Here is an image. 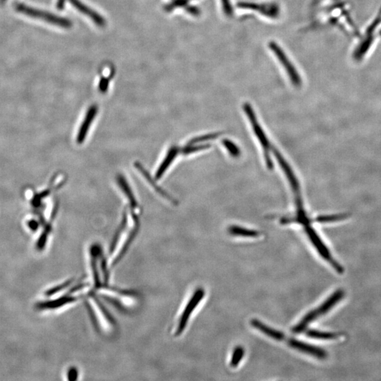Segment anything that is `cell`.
I'll return each instance as SVG.
<instances>
[{
    "label": "cell",
    "mask_w": 381,
    "mask_h": 381,
    "mask_svg": "<svg viewBox=\"0 0 381 381\" xmlns=\"http://www.w3.org/2000/svg\"><path fill=\"white\" fill-rule=\"evenodd\" d=\"M344 297L345 292L343 290H337L331 296H330L327 300L325 301L320 307L307 314L304 319L299 323V324L292 330L293 333H300L303 332L310 323L316 320L317 318L320 317L329 312L335 306L339 303L344 298Z\"/></svg>",
    "instance_id": "1"
},
{
    "label": "cell",
    "mask_w": 381,
    "mask_h": 381,
    "mask_svg": "<svg viewBox=\"0 0 381 381\" xmlns=\"http://www.w3.org/2000/svg\"><path fill=\"white\" fill-rule=\"evenodd\" d=\"M244 110L247 114L248 119L252 124L253 131L255 134L256 137L259 140L260 144L262 146L264 149V158L266 160V164L269 170L273 169V162H272L271 156H270V143L268 141L267 136L265 134L264 129H262L261 125L256 118L255 112L253 110V107L249 103L244 104Z\"/></svg>",
    "instance_id": "2"
},
{
    "label": "cell",
    "mask_w": 381,
    "mask_h": 381,
    "mask_svg": "<svg viewBox=\"0 0 381 381\" xmlns=\"http://www.w3.org/2000/svg\"><path fill=\"white\" fill-rule=\"evenodd\" d=\"M304 229H305L306 233L308 235L309 238L310 239L311 242H312L313 245L316 248L318 252L320 254L321 257L326 260V261H328L338 273H343V268L337 262L336 260L333 259L332 255H331V253L329 252V249L326 247L323 241L321 240L320 237L318 235L317 232L311 227L310 225H305Z\"/></svg>",
    "instance_id": "3"
},
{
    "label": "cell",
    "mask_w": 381,
    "mask_h": 381,
    "mask_svg": "<svg viewBox=\"0 0 381 381\" xmlns=\"http://www.w3.org/2000/svg\"><path fill=\"white\" fill-rule=\"evenodd\" d=\"M16 9L20 12L27 15V16L40 18V19L45 20V21L49 22L52 24L59 25V26L63 27V28H70L72 25L71 22L66 18H61V17L57 16L52 14V13L40 11V10L35 9V8L25 6V5H17Z\"/></svg>",
    "instance_id": "4"
},
{
    "label": "cell",
    "mask_w": 381,
    "mask_h": 381,
    "mask_svg": "<svg viewBox=\"0 0 381 381\" xmlns=\"http://www.w3.org/2000/svg\"><path fill=\"white\" fill-rule=\"evenodd\" d=\"M270 47L273 51V52H275L276 57H278L281 64L284 66L285 69H286L287 73H288L292 83L295 86H300L301 83H302L300 75L297 73L295 66H293L292 62H290V61L289 60V58L287 57L286 54H285L284 52L282 50L281 47L277 45L275 42H271L270 43Z\"/></svg>",
    "instance_id": "5"
},
{
    "label": "cell",
    "mask_w": 381,
    "mask_h": 381,
    "mask_svg": "<svg viewBox=\"0 0 381 381\" xmlns=\"http://www.w3.org/2000/svg\"><path fill=\"white\" fill-rule=\"evenodd\" d=\"M204 295L205 292L202 288L198 289V290L194 292L190 301H189V303H188L187 307H186L185 309H184L182 315L181 316L179 326L178 327H177V332H176V335H177V336L180 335L181 333L184 331V330L185 329L191 314H192L193 311L194 310L195 308L197 307L199 302L202 300L203 297H204Z\"/></svg>",
    "instance_id": "6"
},
{
    "label": "cell",
    "mask_w": 381,
    "mask_h": 381,
    "mask_svg": "<svg viewBox=\"0 0 381 381\" xmlns=\"http://www.w3.org/2000/svg\"><path fill=\"white\" fill-rule=\"evenodd\" d=\"M273 153H274L275 156H276L278 163L280 164L282 170H283L285 175H286L287 179H288V182L291 186L292 191L296 196H299L300 195V184H299L298 180H297L293 170H292L291 167L290 166L284 157L276 148H273Z\"/></svg>",
    "instance_id": "7"
},
{
    "label": "cell",
    "mask_w": 381,
    "mask_h": 381,
    "mask_svg": "<svg viewBox=\"0 0 381 381\" xmlns=\"http://www.w3.org/2000/svg\"><path fill=\"white\" fill-rule=\"evenodd\" d=\"M289 344L295 349L298 350L299 351L307 354V355H312L313 357H317L319 360H324L327 357V353L324 350L314 345L307 344V343H302V342L297 341V340L292 339L289 341Z\"/></svg>",
    "instance_id": "8"
},
{
    "label": "cell",
    "mask_w": 381,
    "mask_h": 381,
    "mask_svg": "<svg viewBox=\"0 0 381 381\" xmlns=\"http://www.w3.org/2000/svg\"><path fill=\"white\" fill-rule=\"evenodd\" d=\"M97 112V107L96 105H92L88 112H87L83 124H82L79 131H78L77 136V142L78 143H83V141H84L87 132H88V129H89L90 126L91 125L94 118L96 116Z\"/></svg>",
    "instance_id": "9"
},
{
    "label": "cell",
    "mask_w": 381,
    "mask_h": 381,
    "mask_svg": "<svg viewBox=\"0 0 381 381\" xmlns=\"http://www.w3.org/2000/svg\"><path fill=\"white\" fill-rule=\"evenodd\" d=\"M69 1L74 7L77 8L78 11L84 13L86 16L90 17L98 26H105V20L98 13L95 12L93 10L90 9L88 6H85L79 0H69Z\"/></svg>",
    "instance_id": "10"
},
{
    "label": "cell",
    "mask_w": 381,
    "mask_h": 381,
    "mask_svg": "<svg viewBox=\"0 0 381 381\" xmlns=\"http://www.w3.org/2000/svg\"><path fill=\"white\" fill-rule=\"evenodd\" d=\"M251 324H252L253 327L259 330L261 332L264 333L265 335L273 338V339L276 340V341H283V340H284L285 336L283 333L279 332V331H276V330L268 327V326L263 324L261 321L254 319V320L251 321Z\"/></svg>",
    "instance_id": "11"
},
{
    "label": "cell",
    "mask_w": 381,
    "mask_h": 381,
    "mask_svg": "<svg viewBox=\"0 0 381 381\" xmlns=\"http://www.w3.org/2000/svg\"><path fill=\"white\" fill-rule=\"evenodd\" d=\"M178 148L176 146L172 147V148L169 150L167 156L164 159L163 162H162V163L160 165L158 171H157L156 175H155L156 179H160V177L164 175L165 171H166L167 168L170 167L172 162L174 161V160H175L176 157H177V154H178Z\"/></svg>",
    "instance_id": "12"
},
{
    "label": "cell",
    "mask_w": 381,
    "mask_h": 381,
    "mask_svg": "<svg viewBox=\"0 0 381 381\" xmlns=\"http://www.w3.org/2000/svg\"><path fill=\"white\" fill-rule=\"evenodd\" d=\"M239 6L245 8H252V9L258 10L268 16L275 17L278 14V8L275 7L274 5H258L254 4H243Z\"/></svg>",
    "instance_id": "13"
},
{
    "label": "cell",
    "mask_w": 381,
    "mask_h": 381,
    "mask_svg": "<svg viewBox=\"0 0 381 381\" xmlns=\"http://www.w3.org/2000/svg\"><path fill=\"white\" fill-rule=\"evenodd\" d=\"M228 231L230 235L238 236V237H257L260 235L259 232L255 231V230H248V229L236 226V225H232V226L230 227Z\"/></svg>",
    "instance_id": "14"
},
{
    "label": "cell",
    "mask_w": 381,
    "mask_h": 381,
    "mask_svg": "<svg viewBox=\"0 0 381 381\" xmlns=\"http://www.w3.org/2000/svg\"><path fill=\"white\" fill-rule=\"evenodd\" d=\"M136 167H137L138 170L141 171V173H142L143 175H144L145 177H146L147 180H148V182H149L150 183H151L152 186H153V187H154L155 189H156L157 191H158L159 194H161L164 198H165V199L170 200L171 202H172L173 203H176L175 200L173 198H172L171 197V196H169V195L166 194V193H165V191L161 190V189H160V188H159L158 186L156 185V184H153V180H152V179H151V177H150V176L148 175V172H147L143 168L142 166H141V165H140L139 163H136Z\"/></svg>",
    "instance_id": "15"
},
{
    "label": "cell",
    "mask_w": 381,
    "mask_h": 381,
    "mask_svg": "<svg viewBox=\"0 0 381 381\" xmlns=\"http://www.w3.org/2000/svg\"><path fill=\"white\" fill-rule=\"evenodd\" d=\"M118 184H119V185L120 186L121 188H122V190L124 191V194H126V196L129 198L130 203H131V207L136 208V207L137 206V205H136V200H135L134 196H133L132 193H131V191L129 187V185L126 184V180L124 179V177H123L122 176H120V177H118Z\"/></svg>",
    "instance_id": "16"
},
{
    "label": "cell",
    "mask_w": 381,
    "mask_h": 381,
    "mask_svg": "<svg viewBox=\"0 0 381 381\" xmlns=\"http://www.w3.org/2000/svg\"><path fill=\"white\" fill-rule=\"evenodd\" d=\"M307 335L309 338L320 340H333L338 338V335L336 333L321 332V331H313V330L307 331Z\"/></svg>",
    "instance_id": "17"
},
{
    "label": "cell",
    "mask_w": 381,
    "mask_h": 381,
    "mask_svg": "<svg viewBox=\"0 0 381 381\" xmlns=\"http://www.w3.org/2000/svg\"><path fill=\"white\" fill-rule=\"evenodd\" d=\"M244 355V350L243 348L241 346L237 347L234 350L232 354V360L230 362V365L232 367H237L239 365V362L243 358Z\"/></svg>",
    "instance_id": "18"
},
{
    "label": "cell",
    "mask_w": 381,
    "mask_h": 381,
    "mask_svg": "<svg viewBox=\"0 0 381 381\" xmlns=\"http://www.w3.org/2000/svg\"><path fill=\"white\" fill-rule=\"evenodd\" d=\"M211 147L210 144H196V145H187L185 148L182 150V153L185 155L191 154V153H196L200 150H203L208 149Z\"/></svg>",
    "instance_id": "19"
},
{
    "label": "cell",
    "mask_w": 381,
    "mask_h": 381,
    "mask_svg": "<svg viewBox=\"0 0 381 381\" xmlns=\"http://www.w3.org/2000/svg\"><path fill=\"white\" fill-rule=\"evenodd\" d=\"M223 145L234 158H237L240 155V150H239L238 147L230 140H223Z\"/></svg>",
    "instance_id": "20"
},
{
    "label": "cell",
    "mask_w": 381,
    "mask_h": 381,
    "mask_svg": "<svg viewBox=\"0 0 381 381\" xmlns=\"http://www.w3.org/2000/svg\"><path fill=\"white\" fill-rule=\"evenodd\" d=\"M221 134H210L203 135V136H199L191 140L188 145L201 144V143L206 142V141L214 140L215 138L220 136Z\"/></svg>",
    "instance_id": "21"
},
{
    "label": "cell",
    "mask_w": 381,
    "mask_h": 381,
    "mask_svg": "<svg viewBox=\"0 0 381 381\" xmlns=\"http://www.w3.org/2000/svg\"><path fill=\"white\" fill-rule=\"evenodd\" d=\"M345 218L343 215H329V216H321L317 218V221L319 223H330V222L338 221Z\"/></svg>",
    "instance_id": "22"
},
{
    "label": "cell",
    "mask_w": 381,
    "mask_h": 381,
    "mask_svg": "<svg viewBox=\"0 0 381 381\" xmlns=\"http://www.w3.org/2000/svg\"><path fill=\"white\" fill-rule=\"evenodd\" d=\"M222 1H223L224 9H225V13H226L227 15L231 14L232 7L231 6H230L229 0H222Z\"/></svg>",
    "instance_id": "23"
},
{
    "label": "cell",
    "mask_w": 381,
    "mask_h": 381,
    "mask_svg": "<svg viewBox=\"0 0 381 381\" xmlns=\"http://www.w3.org/2000/svg\"><path fill=\"white\" fill-rule=\"evenodd\" d=\"M65 0H58L57 1V7L59 9H62L64 8Z\"/></svg>",
    "instance_id": "24"
}]
</instances>
